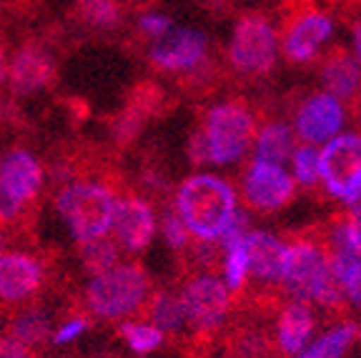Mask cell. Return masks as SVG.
Listing matches in <instances>:
<instances>
[{
	"label": "cell",
	"mask_w": 361,
	"mask_h": 358,
	"mask_svg": "<svg viewBox=\"0 0 361 358\" xmlns=\"http://www.w3.org/2000/svg\"><path fill=\"white\" fill-rule=\"evenodd\" d=\"M283 291L296 301H316L324 308H341L344 293L334 271V248L326 235L293 238L283 253L281 280Z\"/></svg>",
	"instance_id": "1"
},
{
	"label": "cell",
	"mask_w": 361,
	"mask_h": 358,
	"mask_svg": "<svg viewBox=\"0 0 361 358\" xmlns=\"http://www.w3.org/2000/svg\"><path fill=\"white\" fill-rule=\"evenodd\" d=\"M176 211L188 233L196 235L198 241L214 243L236 216V193L219 175L196 173L178 185Z\"/></svg>",
	"instance_id": "2"
},
{
	"label": "cell",
	"mask_w": 361,
	"mask_h": 358,
	"mask_svg": "<svg viewBox=\"0 0 361 358\" xmlns=\"http://www.w3.org/2000/svg\"><path fill=\"white\" fill-rule=\"evenodd\" d=\"M151 293L153 280L141 264H116L90 278L80 303L101 321H123L141 316Z\"/></svg>",
	"instance_id": "3"
},
{
	"label": "cell",
	"mask_w": 361,
	"mask_h": 358,
	"mask_svg": "<svg viewBox=\"0 0 361 358\" xmlns=\"http://www.w3.org/2000/svg\"><path fill=\"white\" fill-rule=\"evenodd\" d=\"M118 190L108 183L98 180H71L61 188L56 198V206L66 223L73 230L75 241L85 243L93 238H103L113 226Z\"/></svg>",
	"instance_id": "4"
},
{
	"label": "cell",
	"mask_w": 361,
	"mask_h": 358,
	"mask_svg": "<svg viewBox=\"0 0 361 358\" xmlns=\"http://www.w3.org/2000/svg\"><path fill=\"white\" fill-rule=\"evenodd\" d=\"M198 130L206 140L209 163L226 166V163H236L248 151L256 133V116L246 101L236 98L211 108Z\"/></svg>",
	"instance_id": "5"
},
{
	"label": "cell",
	"mask_w": 361,
	"mask_h": 358,
	"mask_svg": "<svg viewBox=\"0 0 361 358\" xmlns=\"http://www.w3.org/2000/svg\"><path fill=\"white\" fill-rule=\"evenodd\" d=\"M228 63L243 78H261L276 63V30L261 13L238 18L228 45Z\"/></svg>",
	"instance_id": "6"
},
{
	"label": "cell",
	"mask_w": 361,
	"mask_h": 358,
	"mask_svg": "<svg viewBox=\"0 0 361 358\" xmlns=\"http://www.w3.org/2000/svg\"><path fill=\"white\" fill-rule=\"evenodd\" d=\"M279 30H281L283 53L288 61L306 63L331 35V18L316 11L311 0H286Z\"/></svg>",
	"instance_id": "7"
},
{
	"label": "cell",
	"mask_w": 361,
	"mask_h": 358,
	"mask_svg": "<svg viewBox=\"0 0 361 358\" xmlns=\"http://www.w3.org/2000/svg\"><path fill=\"white\" fill-rule=\"evenodd\" d=\"M319 178L331 196L346 203L361 198V135H336L319 153Z\"/></svg>",
	"instance_id": "8"
},
{
	"label": "cell",
	"mask_w": 361,
	"mask_h": 358,
	"mask_svg": "<svg viewBox=\"0 0 361 358\" xmlns=\"http://www.w3.org/2000/svg\"><path fill=\"white\" fill-rule=\"evenodd\" d=\"M183 319L201 336H209L224 323L228 308H231V291L221 278L211 273H201L191 278L178 296Z\"/></svg>",
	"instance_id": "9"
},
{
	"label": "cell",
	"mask_w": 361,
	"mask_h": 358,
	"mask_svg": "<svg viewBox=\"0 0 361 358\" xmlns=\"http://www.w3.org/2000/svg\"><path fill=\"white\" fill-rule=\"evenodd\" d=\"M48 268L28 251L0 253V306H28L40 296Z\"/></svg>",
	"instance_id": "10"
},
{
	"label": "cell",
	"mask_w": 361,
	"mask_h": 358,
	"mask_svg": "<svg viewBox=\"0 0 361 358\" xmlns=\"http://www.w3.org/2000/svg\"><path fill=\"white\" fill-rule=\"evenodd\" d=\"M243 201L256 213H274L293 201L296 183L293 178L274 163L251 161L243 173Z\"/></svg>",
	"instance_id": "11"
},
{
	"label": "cell",
	"mask_w": 361,
	"mask_h": 358,
	"mask_svg": "<svg viewBox=\"0 0 361 358\" xmlns=\"http://www.w3.org/2000/svg\"><path fill=\"white\" fill-rule=\"evenodd\" d=\"M209 58V40L198 30H171L148 51V61L164 73H188Z\"/></svg>",
	"instance_id": "12"
},
{
	"label": "cell",
	"mask_w": 361,
	"mask_h": 358,
	"mask_svg": "<svg viewBox=\"0 0 361 358\" xmlns=\"http://www.w3.org/2000/svg\"><path fill=\"white\" fill-rule=\"evenodd\" d=\"M111 228L116 230V246L130 253H141L156 233V213L146 198L128 193L116 201Z\"/></svg>",
	"instance_id": "13"
},
{
	"label": "cell",
	"mask_w": 361,
	"mask_h": 358,
	"mask_svg": "<svg viewBox=\"0 0 361 358\" xmlns=\"http://www.w3.org/2000/svg\"><path fill=\"white\" fill-rule=\"evenodd\" d=\"M58 78L56 61L51 53L40 48V45H23L20 51L13 56L11 70H8V83L13 93L30 95L38 90L51 88Z\"/></svg>",
	"instance_id": "14"
},
{
	"label": "cell",
	"mask_w": 361,
	"mask_h": 358,
	"mask_svg": "<svg viewBox=\"0 0 361 358\" xmlns=\"http://www.w3.org/2000/svg\"><path fill=\"white\" fill-rule=\"evenodd\" d=\"M164 101L166 98L158 85H153V83L135 85V88L130 90L126 108L116 116V121H113V138H116V143H118L121 148H128L130 143L141 135V130L146 128L148 118H153L164 108Z\"/></svg>",
	"instance_id": "15"
},
{
	"label": "cell",
	"mask_w": 361,
	"mask_h": 358,
	"mask_svg": "<svg viewBox=\"0 0 361 358\" xmlns=\"http://www.w3.org/2000/svg\"><path fill=\"white\" fill-rule=\"evenodd\" d=\"M0 185L20 206H28L38 198L43 188V166L25 148H16L0 158Z\"/></svg>",
	"instance_id": "16"
},
{
	"label": "cell",
	"mask_w": 361,
	"mask_h": 358,
	"mask_svg": "<svg viewBox=\"0 0 361 358\" xmlns=\"http://www.w3.org/2000/svg\"><path fill=\"white\" fill-rule=\"evenodd\" d=\"M344 123V108L329 93H316L301 103L296 113V130L309 143H326Z\"/></svg>",
	"instance_id": "17"
},
{
	"label": "cell",
	"mask_w": 361,
	"mask_h": 358,
	"mask_svg": "<svg viewBox=\"0 0 361 358\" xmlns=\"http://www.w3.org/2000/svg\"><path fill=\"white\" fill-rule=\"evenodd\" d=\"M243 246H246L248 273L254 276L259 283L274 285L281 280L286 246L279 241L276 235L264 233V230H248L243 235Z\"/></svg>",
	"instance_id": "18"
},
{
	"label": "cell",
	"mask_w": 361,
	"mask_h": 358,
	"mask_svg": "<svg viewBox=\"0 0 361 358\" xmlns=\"http://www.w3.org/2000/svg\"><path fill=\"white\" fill-rule=\"evenodd\" d=\"M322 80L326 85L329 95L334 98H346L356 103L361 101V70L346 48L334 45L331 51L322 58Z\"/></svg>",
	"instance_id": "19"
},
{
	"label": "cell",
	"mask_w": 361,
	"mask_h": 358,
	"mask_svg": "<svg viewBox=\"0 0 361 358\" xmlns=\"http://www.w3.org/2000/svg\"><path fill=\"white\" fill-rule=\"evenodd\" d=\"M311 331H314V314H311L309 303H288L279 316V348H281V353L296 356L304 351Z\"/></svg>",
	"instance_id": "20"
},
{
	"label": "cell",
	"mask_w": 361,
	"mask_h": 358,
	"mask_svg": "<svg viewBox=\"0 0 361 358\" xmlns=\"http://www.w3.org/2000/svg\"><path fill=\"white\" fill-rule=\"evenodd\" d=\"M8 338L23 343L35 353L51 338V319L40 308H23L13 314L11 323H8Z\"/></svg>",
	"instance_id": "21"
},
{
	"label": "cell",
	"mask_w": 361,
	"mask_h": 358,
	"mask_svg": "<svg viewBox=\"0 0 361 358\" xmlns=\"http://www.w3.org/2000/svg\"><path fill=\"white\" fill-rule=\"evenodd\" d=\"M141 316H146V319L151 321V326H156L161 333H164V331L166 333H178V331L186 326L178 296L171 291H153Z\"/></svg>",
	"instance_id": "22"
},
{
	"label": "cell",
	"mask_w": 361,
	"mask_h": 358,
	"mask_svg": "<svg viewBox=\"0 0 361 358\" xmlns=\"http://www.w3.org/2000/svg\"><path fill=\"white\" fill-rule=\"evenodd\" d=\"M293 153V133L283 123H269L259 130L256 140V161L264 163H283Z\"/></svg>",
	"instance_id": "23"
},
{
	"label": "cell",
	"mask_w": 361,
	"mask_h": 358,
	"mask_svg": "<svg viewBox=\"0 0 361 358\" xmlns=\"http://www.w3.org/2000/svg\"><path fill=\"white\" fill-rule=\"evenodd\" d=\"M75 18L85 23L88 28L113 30L123 20V11L116 0H75Z\"/></svg>",
	"instance_id": "24"
},
{
	"label": "cell",
	"mask_w": 361,
	"mask_h": 358,
	"mask_svg": "<svg viewBox=\"0 0 361 358\" xmlns=\"http://www.w3.org/2000/svg\"><path fill=\"white\" fill-rule=\"evenodd\" d=\"M331 246L361 258V206H354L349 213H341L334 221Z\"/></svg>",
	"instance_id": "25"
},
{
	"label": "cell",
	"mask_w": 361,
	"mask_h": 358,
	"mask_svg": "<svg viewBox=\"0 0 361 358\" xmlns=\"http://www.w3.org/2000/svg\"><path fill=\"white\" fill-rule=\"evenodd\" d=\"M78 253L80 261H83V268L88 271L90 276H98L103 271L113 268L118 264V246L111 241V238H93V241L78 243Z\"/></svg>",
	"instance_id": "26"
},
{
	"label": "cell",
	"mask_w": 361,
	"mask_h": 358,
	"mask_svg": "<svg viewBox=\"0 0 361 358\" xmlns=\"http://www.w3.org/2000/svg\"><path fill=\"white\" fill-rule=\"evenodd\" d=\"M334 271L344 298H349L351 303H361V258L334 248Z\"/></svg>",
	"instance_id": "27"
},
{
	"label": "cell",
	"mask_w": 361,
	"mask_h": 358,
	"mask_svg": "<svg viewBox=\"0 0 361 358\" xmlns=\"http://www.w3.org/2000/svg\"><path fill=\"white\" fill-rule=\"evenodd\" d=\"M221 253H224V273H226V288L233 293L243 291L248 276V258H246V246L243 238L231 243H221Z\"/></svg>",
	"instance_id": "28"
},
{
	"label": "cell",
	"mask_w": 361,
	"mask_h": 358,
	"mask_svg": "<svg viewBox=\"0 0 361 358\" xmlns=\"http://www.w3.org/2000/svg\"><path fill=\"white\" fill-rule=\"evenodd\" d=\"M354 326H341V328H334L331 333L322 336L314 346H309L306 351L296 353L291 358H341L344 351L349 348L351 338H354Z\"/></svg>",
	"instance_id": "29"
},
{
	"label": "cell",
	"mask_w": 361,
	"mask_h": 358,
	"mask_svg": "<svg viewBox=\"0 0 361 358\" xmlns=\"http://www.w3.org/2000/svg\"><path fill=\"white\" fill-rule=\"evenodd\" d=\"M118 333L128 341V346L135 353H151L164 343V333L146 321H126V323H121Z\"/></svg>",
	"instance_id": "30"
},
{
	"label": "cell",
	"mask_w": 361,
	"mask_h": 358,
	"mask_svg": "<svg viewBox=\"0 0 361 358\" xmlns=\"http://www.w3.org/2000/svg\"><path fill=\"white\" fill-rule=\"evenodd\" d=\"M161 230H164V238L169 241V246L173 248V251L183 253L191 246V233H188L186 223L180 221L176 206L164 211V216H161Z\"/></svg>",
	"instance_id": "31"
},
{
	"label": "cell",
	"mask_w": 361,
	"mask_h": 358,
	"mask_svg": "<svg viewBox=\"0 0 361 358\" xmlns=\"http://www.w3.org/2000/svg\"><path fill=\"white\" fill-rule=\"evenodd\" d=\"M296 178L304 185H314L319 180V151L314 146H299L291 153Z\"/></svg>",
	"instance_id": "32"
},
{
	"label": "cell",
	"mask_w": 361,
	"mask_h": 358,
	"mask_svg": "<svg viewBox=\"0 0 361 358\" xmlns=\"http://www.w3.org/2000/svg\"><path fill=\"white\" fill-rule=\"evenodd\" d=\"M25 206H20L18 201H13L6 193V188L0 185V226H16L25 223Z\"/></svg>",
	"instance_id": "33"
},
{
	"label": "cell",
	"mask_w": 361,
	"mask_h": 358,
	"mask_svg": "<svg viewBox=\"0 0 361 358\" xmlns=\"http://www.w3.org/2000/svg\"><path fill=\"white\" fill-rule=\"evenodd\" d=\"M138 30H141L143 35H148V38H164L166 33L173 30V23L166 16L146 13V16H141V20H138Z\"/></svg>",
	"instance_id": "34"
},
{
	"label": "cell",
	"mask_w": 361,
	"mask_h": 358,
	"mask_svg": "<svg viewBox=\"0 0 361 358\" xmlns=\"http://www.w3.org/2000/svg\"><path fill=\"white\" fill-rule=\"evenodd\" d=\"M90 328V321L85 319V314H78L73 316L71 321H66V323L61 326V328L56 331V336H53V343H68L73 341V338H78L83 331Z\"/></svg>",
	"instance_id": "35"
},
{
	"label": "cell",
	"mask_w": 361,
	"mask_h": 358,
	"mask_svg": "<svg viewBox=\"0 0 361 358\" xmlns=\"http://www.w3.org/2000/svg\"><path fill=\"white\" fill-rule=\"evenodd\" d=\"M0 358H33V351L23 343L13 341V338L3 336L0 338Z\"/></svg>",
	"instance_id": "36"
},
{
	"label": "cell",
	"mask_w": 361,
	"mask_h": 358,
	"mask_svg": "<svg viewBox=\"0 0 361 358\" xmlns=\"http://www.w3.org/2000/svg\"><path fill=\"white\" fill-rule=\"evenodd\" d=\"M351 35H354L356 56H359V61H361V20H356L354 25H351Z\"/></svg>",
	"instance_id": "37"
},
{
	"label": "cell",
	"mask_w": 361,
	"mask_h": 358,
	"mask_svg": "<svg viewBox=\"0 0 361 358\" xmlns=\"http://www.w3.org/2000/svg\"><path fill=\"white\" fill-rule=\"evenodd\" d=\"M3 80H6V45L0 40V85H3Z\"/></svg>",
	"instance_id": "38"
},
{
	"label": "cell",
	"mask_w": 361,
	"mask_h": 358,
	"mask_svg": "<svg viewBox=\"0 0 361 358\" xmlns=\"http://www.w3.org/2000/svg\"><path fill=\"white\" fill-rule=\"evenodd\" d=\"M118 3V0H116ZM123 3H153V0H123Z\"/></svg>",
	"instance_id": "39"
},
{
	"label": "cell",
	"mask_w": 361,
	"mask_h": 358,
	"mask_svg": "<svg viewBox=\"0 0 361 358\" xmlns=\"http://www.w3.org/2000/svg\"><path fill=\"white\" fill-rule=\"evenodd\" d=\"M0 243H3V233H0Z\"/></svg>",
	"instance_id": "40"
}]
</instances>
